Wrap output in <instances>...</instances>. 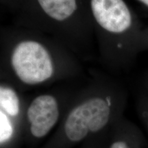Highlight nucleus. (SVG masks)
Returning a JSON list of instances; mask_svg holds the SVG:
<instances>
[{"label":"nucleus","instance_id":"6e6552de","mask_svg":"<svg viewBox=\"0 0 148 148\" xmlns=\"http://www.w3.org/2000/svg\"><path fill=\"white\" fill-rule=\"evenodd\" d=\"M13 134V127L8 115L0 109V143L8 140Z\"/></svg>","mask_w":148,"mask_h":148},{"label":"nucleus","instance_id":"f03ea898","mask_svg":"<svg viewBox=\"0 0 148 148\" xmlns=\"http://www.w3.org/2000/svg\"><path fill=\"white\" fill-rule=\"evenodd\" d=\"M58 53L38 36H21L12 44L8 65L13 76L28 86L42 84L62 73Z\"/></svg>","mask_w":148,"mask_h":148},{"label":"nucleus","instance_id":"20e7f679","mask_svg":"<svg viewBox=\"0 0 148 148\" xmlns=\"http://www.w3.org/2000/svg\"><path fill=\"white\" fill-rule=\"evenodd\" d=\"M42 16L51 25L66 28L75 23L89 34L93 31L89 13H83L78 0H36Z\"/></svg>","mask_w":148,"mask_h":148},{"label":"nucleus","instance_id":"423d86ee","mask_svg":"<svg viewBox=\"0 0 148 148\" xmlns=\"http://www.w3.org/2000/svg\"><path fill=\"white\" fill-rule=\"evenodd\" d=\"M120 126L121 134L108 148H148L143 132L136 124L123 120Z\"/></svg>","mask_w":148,"mask_h":148},{"label":"nucleus","instance_id":"1a4fd4ad","mask_svg":"<svg viewBox=\"0 0 148 148\" xmlns=\"http://www.w3.org/2000/svg\"><path fill=\"white\" fill-rule=\"evenodd\" d=\"M136 110L148 132V95L143 92L136 102Z\"/></svg>","mask_w":148,"mask_h":148},{"label":"nucleus","instance_id":"39448f33","mask_svg":"<svg viewBox=\"0 0 148 148\" xmlns=\"http://www.w3.org/2000/svg\"><path fill=\"white\" fill-rule=\"evenodd\" d=\"M27 116L32 135L41 138L50 131L58 121V101L49 94L37 96L27 108Z\"/></svg>","mask_w":148,"mask_h":148},{"label":"nucleus","instance_id":"9d476101","mask_svg":"<svg viewBox=\"0 0 148 148\" xmlns=\"http://www.w3.org/2000/svg\"><path fill=\"white\" fill-rule=\"evenodd\" d=\"M140 52L148 51V26L143 27L141 31L140 38Z\"/></svg>","mask_w":148,"mask_h":148},{"label":"nucleus","instance_id":"9b49d317","mask_svg":"<svg viewBox=\"0 0 148 148\" xmlns=\"http://www.w3.org/2000/svg\"><path fill=\"white\" fill-rule=\"evenodd\" d=\"M145 90L146 91L145 92V93L147 94L148 95V75L146 77V79H145Z\"/></svg>","mask_w":148,"mask_h":148},{"label":"nucleus","instance_id":"0eeeda50","mask_svg":"<svg viewBox=\"0 0 148 148\" xmlns=\"http://www.w3.org/2000/svg\"><path fill=\"white\" fill-rule=\"evenodd\" d=\"M0 109L11 116H17L20 112V100L13 88L0 84Z\"/></svg>","mask_w":148,"mask_h":148},{"label":"nucleus","instance_id":"7ed1b4c3","mask_svg":"<svg viewBox=\"0 0 148 148\" xmlns=\"http://www.w3.org/2000/svg\"><path fill=\"white\" fill-rule=\"evenodd\" d=\"M125 104L124 92L102 86L70 112L64 124L66 135L72 141H79L102 131L119 117Z\"/></svg>","mask_w":148,"mask_h":148},{"label":"nucleus","instance_id":"f8f14e48","mask_svg":"<svg viewBox=\"0 0 148 148\" xmlns=\"http://www.w3.org/2000/svg\"><path fill=\"white\" fill-rule=\"evenodd\" d=\"M140 2H141L143 4H144L145 6H147L148 8V0H138Z\"/></svg>","mask_w":148,"mask_h":148},{"label":"nucleus","instance_id":"f257e3e1","mask_svg":"<svg viewBox=\"0 0 148 148\" xmlns=\"http://www.w3.org/2000/svg\"><path fill=\"white\" fill-rule=\"evenodd\" d=\"M88 12L103 60L115 69L130 66L140 52L137 16L124 0H90Z\"/></svg>","mask_w":148,"mask_h":148}]
</instances>
